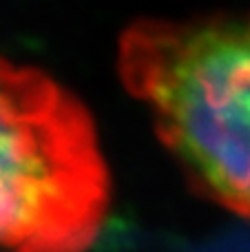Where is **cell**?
I'll use <instances>...</instances> for the list:
<instances>
[{
	"instance_id": "2",
	"label": "cell",
	"mask_w": 250,
	"mask_h": 252,
	"mask_svg": "<svg viewBox=\"0 0 250 252\" xmlns=\"http://www.w3.org/2000/svg\"><path fill=\"white\" fill-rule=\"evenodd\" d=\"M109 204V168L82 102L0 56V252H87Z\"/></svg>"
},
{
	"instance_id": "1",
	"label": "cell",
	"mask_w": 250,
	"mask_h": 252,
	"mask_svg": "<svg viewBox=\"0 0 250 252\" xmlns=\"http://www.w3.org/2000/svg\"><path fill=\"white\" fill-rule=\"evenodd\" d=\"M120 75L193 186L250 219V16L135 22Z\"/></svg>"
}]
</instances>
